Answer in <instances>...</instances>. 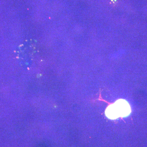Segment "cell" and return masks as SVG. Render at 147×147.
I'll use <instances>...</instances> for the list:
<instances>
[{
	"label": "cell",
	"instance_id": "obj_1",
	"mask_svg": "<svg viewBox=\"0 0 147 147\" xmlns=\"http://www.w3.org/2000/svg\"><path fill=\"white\" fill-rule=\"evenodd\" d=\"M131 113V107L128 102L124 99H120L108 106L105 114L108 119L114 120L119 117H126Z\"/></svg>",
	"mask_w": 147,
	"mask_h": 147
}]
</instances>
